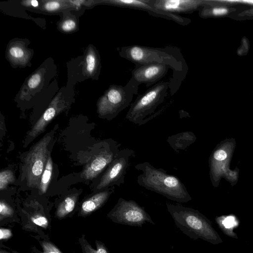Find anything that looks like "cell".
<instances>
[{
  "mask_svg": "<svg viewBox=\"0 0 253 253\" xmlns=\"http://www.w3.org/2000/svg\"><path fill=\"white\" fill-rule=\"evenodd\" d=\"M119 53L120 57L135 65L160 63L169 66L172 71L169 81L171 95L178 91L188 73V67L184 56L180 48L176 46L162 48L132 45L122 47Z\"/></svg>",
  "mask_w": 253,
  "mask_h": 253,
  "instance_id": "1",
  "label": "cell"
},
{
  "mask_svg": "<svg viewBox=\"0 0 253 253\" xmlns=\"http://www.w3.org/2000/svg\"><path fill=\"white\" fill-rule=\"evenodd\" d=\"M135 168L140 172L137 178L139 186L177 203H187L192 200L186 187L176 176L155 168L148 162L139 163Z\"/></svg>",
  "mask_w": 253,
  "mask_h": 253,
  "instance_id": "2",
  "label": "cell"
},
{
  "mask_svg": "<svg viewBox=\"0 0 253 253\" xmlns=\"http://www.w3.org/2000/svg\"><path fill=\"white\" fill-rule=\"evenodd\" d=\"M166 206L176 227L190 238L201 239L213 245L223 242L211 221L199 211L179 204L166 203Z\"/></svg>",
  "mask_w": 253,
  "mask_h": 253,
  "instance_id": "3",
  "label": "cell"
},
{
  "mask_svg": "<svg viewBox=\"0 0 253 253\" xmlns=\"http://www.w3.org/2000/svg\"><path fill=\"white\" fill-rule=\"evenodd\" d=\"M169 89V81H161L150 87L132 102L126 119L139 126L147 123L157 115L156 110L165 101Z\"/></svg>",
  "mask_w": 253,
  "mask_h": 253,
  "instance_id": "4",
  "label": "cell"
},
{
  "mask_svg": "<svg viewBox=\"0 0 253 253\" xmlns=\"http://www.w3.org/2000/svg\"><path fill=\"white\" fill-rule=\"evenodd\" d=\"M236 145L234 138H226L216 145L209 159L210 178L212 186H219L221 178H224L231 186L238 180L239 169H230V162Z\"/></svg>",
  "mask_w": 253,
  "mask_h": 253,
  "instance_id": "5",
  "label": "cell"
},
{
  "mask_svg": "<svg viewBox=\"0 0 253 253\" xmlns=\"http://www.w3.org/2000/svg\"><path fill=\"white\" fill-rule=\"evenodd\" d=\"M139 86L130 80L125 85L112 84L99 98L97 112L100 117L111 120L132 103Z\"/></svg>",
  "mask_w": 253,
  "mask_h": 253,
  "instance_id": "6",
  "label": "cell"
},
{
  "mask_svg": "<svg viewBox=\"0 0 253 253\" xmlns=\"http://www.w3.org/2000/svg\"><path fill=\"white\" fill-rule=\"evenodd\" d=\"M51 136L45 135L31 148L24 159L23 175L29 187H39L48 157V145Z\"/></svg>",
  "mask_w": 253,
  "mask_h": 253,
  "instance_id": "7",
  "label": "cell"
},
{
  "mask_svg": "<svg viewBox=\"0 0 253 253\" xmlns=\"http://www.w3.org/2000/svg\"><path fill=\"white\" fill-rule=\"evenodd\" d=\"M107 216L113 222L131 226L142 227L146 222L155 224L145 209L135 201L120 198Z\"/></svg>",
  "mask_w": 253,
  "mask_h": 253,
  "instance_id": "8",
  "label": "cell"
},
{
  "mask_svg": "<svg viewBox=\"0 0 253 253\" xmlns=\"http://www.w3.org/2000/svg\"><path fill=\"white\" fill-rule=\"evenodd\" d=\"M56 66L52 59H47L25 80L17 95L21 100H29L43 91L55 76Z\"/></svg>",
  "mask_w": 253,
  "mask_h": 253,
  "instance_id": "9",
  "label": "cell"
},
{
  "mask_svg": "<svg viewBox=\"0 0 253 253\" xmlns=\"http://www.w3.org/2000/svg\"><path fill=\"white\" fill-rule=\"evenodd\" d=\"M135 156V152L131 149L126 148L121 149L105 170L96 189L102 190L113 185L120 186L121 184H124L131 159Z\"/></svg>",
  "mask_w": 253,
  "mask_h": 253,
  "instance_id": "10",
  "label": "cell"
},
{
  "mask_svg": "<svg viewBox=\"0 0 253 253\" xmlns=\"http://www.w3.org/2000/svg\"><path fill=\"white\" fill-rule=\"evenodd\" d=\"M99 3L144 11L152 16L171 20L182 26H187L192 21L179 14L159 9L152 5L149 0H99Z\"/></svg>",
  "mask_w": 253,
  "mask_h": 253,
  "instance_id": "11",
  "label": "cell"
},
{
  "mask_svg": "<svg viewBox=\"0 0 253 253\" xmlns=\"http://www.w3.org/2000/svg\"><path fill=\"white\" fill-rule=\"evenodd\" d=\"M121 145L113 140L107 142L103 149L85 167L81 176L85 179H92L106 169L121 150Z\"/></svg>",
  "mask_w": 253,
  "mask_h": 253,
  "instance_id": "12",
  "label": "cell"
},
{
  "mask_svg": "<svg viewBox=\"0 0 253 253\" xmlns=\"http://www.w3.org/2000/svg\"><path fill=\"white\" fill-rule=\"evenodd\" d=\"M170 67L164 64L153 63L145 65H136L132 70L129 80L137 86L145 84L150 87L165 77Z\"/></svg>",
  "mask_w": 253,
  "mask_h": 253,
  "instance_id": "13",
  "label": "cell"
},
{
  "mask_svg": "<svg viewBox=\"0 0 253 253\" xmlns=\"http://www.w3.org/2000/svg\"><path fill=\"white\" fill-rule=\"evenodd\" d=\"M66 91V88H62L52 100L47 108L30 131L27 136L28 138L32 139L41 133L53 118L67 108L68 103L65 99L67 95H64Z\"/></svg>",
  "mask_w": 253,
  "mask_h": 253,
  "instance_id": "14",
  "label": "cell"
},
{
  "mask_svg": "<svg viewBox=\"0 0 253 253\" xmlns=\"http://www.w3.org/2000/svg\"><path fill=\"white\" fill-rule=\"evenodd\" d=\"M27 40L14 39L7 45L6 58L13 68H24L31 64L33 50L28 48Z\"/></svg>",
  "mask_w": 253,
  "mask_h": 253,
  "instance_id": "15",
  "label": "cell"
},
{
  "mask_svg": "<svg viewBox=\"0 0 253 253\" xmlns=\"http://www.w3.org/2000/svg\"><path fill=\"white\" fill-rule=\"evenodd\" d=\"M154 7L168 12L179 14L198 11L208 0H149Z\"/></svg>",
  "mask_w": 253,
  "mask_h": 253,
  "instance_id": "16",
  "label": "cell"
},
{
  "mask_svg": "<svg viewBox=\"0 0 253 253\" xmlns=\"http://www.w3.org/2000/svg\"><path fill=\"white\" fill-rule=\"evenodd\" d=\"M83 62V75L97 80L101 68V60L98 50L92 45L89 44L86 48Z\"/></svg>",
  "mask_w": 253,
  "mask_h": 253,
  "instance_id": "17",
  "label": "cell"
},
{
  "mask_svg": "<svg viewBox=\"0 0 253 253\" xmlns=\"http://www.w3.org/2000/svg\"><path fill=\"white\" fill-rule=\"evenodd\" d=\"M113 192V188H107L84 201L81 206L80 215H87L101 208L107 202Z\"/></svg>",
  "mask_w": 253,
  "mask_h": 253,
  "instance_id": "18",
  "label": "cell"
},
{
  "mask_svg": "<svg viewBox=\"0 0 253 253\" xmlns=\"http://www.w3.org/2000/svg\"><path fill=\"white\" fill-rule=\"evenodd\" d=\"M236 10V8L217 4L216 1L208 0L199 10V15L202 18H216L227 16Z\"/></svg>",
  "mask_w": 253,
  "mask_h": 253,
  "instance_id": "19",
  "label": "cell"
},
{
  "mask_svg": "<svg viewBox=\"0 0 253 253\" xmlns=\"http://www.w3.org/2000/svg\"><path fill=\"white\" fill-rule=\"evenodd\" d=\"M196 136L191 131L178 133L168 137L167 142L176 152L184 150L196 140Z\"/></svg>",
  "mask_w": 253,
  "mask_h": 253,
  "instance_id": "20",
  "label": "cell"
},
{
  "mask_svg": "<svg viewBox=\"0 0 253 253\" xmlns=\"http://www.w3.org/2000/svg\"><path fill=\"white\" fill-rule=\"evenodd\" d=\"M72 10L65 11L61 15V19L57 23L58 29L64 33L75 32L78 29V21L76 16L72 14Z\"/></svg>",
  "mask_w": 253,
  "mask_h": 253,
  "instance_id": "21",
  "label": "cell"
},
{
  "mask_svg": "<svg viewBox=\"0 0 253 253\" xmlns=\"http://www.w3.org/2000/svg\"><path fill=\"white\" fill-rule=\"evenodd\" d=\"M235 217L232 215H222L216 216L215 222L223 233L231 238L238 239V236L234 232V228L236 226Z\"/></svg>",
  "mask_w": 253,
  "mask_h": 253,
  "instance_id": "22",
  "label": "cell"
},
{
  "mask_svg": "<svg viewBox=\"0 0 253 253\" xmlns=\"http://www.w3.org/2000/svg\"><path fill=\"white\" fill-rule=\"evenodd\" d=\"M42 11L47 13L63 12L66 10H71L73 8L69 1L67 0H42Z\"/></svg>",
  "mask_w": 253,
  "mask_h": 253,
  "instance_id": "23",
  "label": "cell"
},
{
  "mask_svg": "<svg viewBox=\"0 0 253 253\" xmlns=\"http://www.w3.org/2000/svg\"><path fill=\"white\" fill-rule=\"evenodd\" d=\"M77 199L76 195H71L65 198L57 207L56 211V217L62 218L71 212L75 208Z\"/></svg>",
  "mask_w": 253,
  "mask_h": 253,
  "instance_id": "24",
  "label": "cell"
},
{
  "mask_svg": "<svg viewBox=\"0 0 253 253\" xmlns=\"http://www.w3.org/2000/svg\"><path fill=\"white\" fill-rule=\"evenodd\" d=\"M52 161L49 154L39 187V191L41 194L45 193L48 189L52 177Z\"/></svg>",
  "mask_w": 253,
  "mask_h": 253,
  "instance_id": "25",
  "label": "cell"
},
{
  "mask_svg": "<svg viewBox=\"0 0 253 253\" xmlns=\"http://www.w3.org/2000/svg\"><path fill=\"white\" fill-rule=\"evenodd\" d=\"M79 240L83 253H109L104 244L100 241L96 240V249H95L88 243L84 235H83Z\"/></svg>",
  "mask_w": 253,
  "mask_h": 253,
  "instance_id": "26",
  "label": "cell"
},
{
  "mask_svg": "<svg viewBox=\"0 0 253 253\" xmlns=\"http://www.w3.org/2000/svg\"><path fill=\"white\" fill-rule=\"evenodd\" d=\"M14 176L12 171L4 170L0 173V189L3 190L6 188L7 185L13 182Z\"/></svg>",
  "mask_w": 253,
  "mask_h": 253,
  "instance_id": "27",
  "label": "cell"
},
{
  "mask_svg": "<svg viewBox=\"0 0 253 253\" xmlns=\"http://www.w3.org/2000/svg\"><path fill=\"white\" fill-rule=\"evenodd\" d=\"M14 214L13 209L3 201L0 202V221L5 218L12 217Z\"/></svg>",
  "mask_w": 253,
  "mask_h": 253,
  "instance_id": "28",
  "label": "cell"
},
{
  "mask_svg": "<svg viewBox=\"0 0 253 253\" xmlns=\"http://www.w3.org/2000/svg\"><path fill=\"white\" fill-rule=\"evenodd\" d=\"M42 251L36 252V253H62L53 243L48 241L41 242Z\"/></svg>",
  "mask_w": 253,
  "mask_h": 253,
  "instance_id": "29",
  "label": "cell"
},
{
  "mask_svg": "<svg viewBox=\"0 0 253 253\" xmlns=\"http://www.w3.org/2000/svg\"><path fill=\"white\" fill-rule=\"evenodd\" d=\"M31 222L36 225L46 228L48 225V221L46 217L41 214H35L31 218Z\"/></svg>",
  "mask_w": 253,
  "mask_h": 253,
  "instance_id": "30",
  "label": "cell"
},
{
  "mask_svg": "<svg viewBox=\"0 0 253 253\" xmlns=\"http://www.w3.org/2000/svg\"><path fill=\"white\" fill-rule=\"evenodd\" d=\"M249 48L250 43L248 39L246 37H244L242 39L241 45L237 50V53L240 56H244L248 52Z\"/></svg>",
  "mask_w": 253,
  "mask_h": 253,
  "instance_id": "31",
  "label": "cell"
},
{
  "mask_svg": "<svg viewBox=\"0 0 253 253\" xmlns=\"http://www.w3.org/2000/svg\"><path fill=\"white\" fill-rule=\"evenodd\" d=\"M12 236V233L10 229L4 228H0V239L1 240L8 239Z\"/></svg>",
  "mask_w": 253,
  "mask_h": 253,
  "instance_id": "32",
  "label": "cell"
},
{
  "mask_svg": "<svg viewBox=\"0 0 253 253\" xmlns=\"http://www.w3.org/2000/svg\"><path fill=\"white\" fill-rule=\"evenodd\" d=\"M23 4L28 7H37L39 6V1L36 0L23 1Z\"/></svg>",
  "mask_w": 253,
  "mask_h": 253,
  "instance_id": "33",
  "label": "cell"
},
{
  "mask_svg": "<svg viewBox=\"0 0 253 253\" xmlns=\"http://www.w3.org/2000/svg\"><path fill=\"white\" fill-rule=\"evenodd\" d=\"M0 253H9L4 250H1L0 251Z\"/></svg>",
  "mask_w": 253,
  "mask_h": 253,
  "instance_id": "34",
  "label": "cell"
}]
</instances>
